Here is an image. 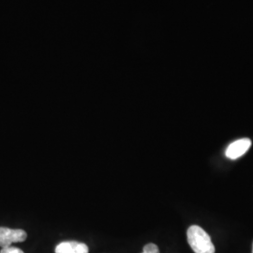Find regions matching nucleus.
I'll use <instances>...</instances> for the list:
<instances>
[{
  "mask_svg": "<svg viewBox=\"0 0 253 253\" xmlns=\"http://www.w3.org/2000/svg\"><path fill=\"white\" fill-rule=\"evenodd\" d=\"M188 242L195 253H215V247L208 233L200 226L192 225L187 232Z\"/></svg>",
  "mask_w": 253,
  "mask_h": 253,
  "instance_id": "f257e3e1",
  "label": "nucleus"
},
{
  "mask_svg": "<svg viewBox=\"0 0 253 253\" xmlns=\"http://www.w3.org/2000/svg\"><path fill=\"white\" fill-rule=\"evenodd\" d=\"M26 231L21 229H9L6 227H0V247L6 248L11 246L12 243L24 242L27 239Z\"/></svg>",
  "mask_w": 253,
  "mask_h": 253,
  "instance_id": "f03ea898",
  "label": "nucleus"
},
{
  "mask_svg": "<svg viewBox=\"0 0 253 253\" xmlns=\"http://www.w3.org/2000/svg\"><path fill=\"white\" fill-rule=\"evenodd\" d=\"M252 146V140L249 138H243L240 140H237L228 146L226 149L227 158L231 160H236L240 157H242Z\"/></svg>",
  "mask_w": 253,
  "mask_h": 253,
  "instance_id": "7ed1b4c3",
  "label": "nucleus"
},
{
  "mask_svg": "<svg viewBox=\"0 0 253 253\" xmlns=\"http://www.w3.org/2000/svg\"><path fill=\"white\" fill-rule=\"evenodd\" d=\"M55 253H88V247L81 242L65 241L56 246Z\"/></svg>",
  "mask_w": 253,
  "mask_h": 253,
  "instance_id": "20e7f679",
  "label": "nucleus"
},
{
  "mask_svg": "<svg viewBox=\"0 0 253 253\" xmlns=\"http://www.w3.org/2000/svg\"><path fill=\"white\" fill-rule=\"evenodd\" d=\"M143 253H160V251H159V248L157 245L149 243V244L145 245L144 247Z\"/></svg>",
  "mask_w": 253,
  "mask_h": 253,
  "instance_id": "39448f33",
  "label": "nucleus"
},
{
  "mask_svg": "<svg viewBox=\"0 0 253 253\" xmlns=\"http://www.w3.org/2000/svg\"><path fill=\"white\" fill-rule=\"evenodd\" d=\"M0 253H25L22 250H20L18 248L15 247H6V248H2V250L0 251Z\"/></svg>",
  "mask_w": 253,
  "mask_h": 253,
  "instance_id": "423d86ee",
  "label": "nucleus"
},
{
  "mask_svg": "<svg viewBox=\"0 0 253 253\" xmlns=\"http://www.w3.org/2000/svg\"></svg>",
  "mask_w": 253,
  "mask_h": 253,
  "instance_id": "0eeeda50",
  "label": "nucleus"
}]
</instances>
